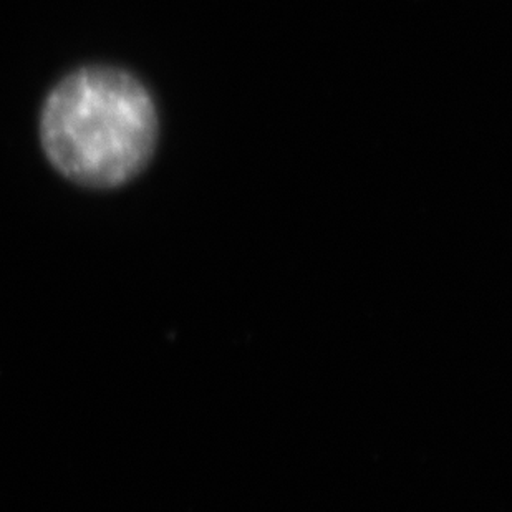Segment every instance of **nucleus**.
Segmentation results:
<instances>
[{
    "label": "nucleus",
    "instance_id": "f257e3e1",
    "mask_svg": "<svg viewBox=\"0 0 512 512\" xmlns=\"http://www.w3.org/2000/svg\"><path fill=\"white\" fill-rule=\"evenodd\" d=\"M156 140L155 102L121 68H78L55 85L40 115L50 165L85 188H118L136 178L150 163Z\"/></svg>",
    "mask_w": 512,
    "mask_h": 512
}]
</instances>
